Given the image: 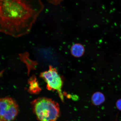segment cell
Here are the masks:
<instances>
[{"label":"cell","mask_w":121,"mask_h":121,"mask_svg":"<svg viewBox=\"0 0 121 121\" xmlns=\"http://www.w3.org/2000/svg\"><path fill=\"white\" fill-rule=\"evenodd\" d=\"M48 1L54 5H56L60 4L63 0H47Z\"/></svg>","instance_id":"obj_8"},{"label":"cell","mask_w":121,"mask_h":121,"mask_svg":"<svg viewBox=\"0 0 121 121\" xmlns=\"http://www.w3.org/2000/svg\"><path fill=\"white\" fill-rule=\"evenodd\" d=\"M116 105L118 109L121 110V99L117 100L116 102Z\"/></svg>","instance_id":"obj_9"},{"label":"cell","mask_w":121,"mask_h":121,"mask_svg":"<svg viewBox=\"0 0 121 121\" xmlns=\"http://www.w3.org/2000/svg\"><path fill=\"white\" fill-rule=\"evenodd\" d=\"M19 107L13 98H0V121H13L18 114Z\"/></svg>","instance_id":"obj_3"},{"label":"cell","mask_w":121,"mask_h":121,"mask_svg":"<svg viewBox=\"0 0 121 121\" xmlns=\"http://www.w3.org/2000/svg\"><path fill=\"white\" fill-rule=\"evenodd\" d=\"M84 52V46L79 43H75L71 48V52L72 55L76 57H79L82 56Z\"/></svg>","instance_id":"obj_5"},{"label":"cell","mask_w":121,"mask_h":121,"mask_svg":"<svg viewBox=\"0 0 121 121\" xmlns=\"http://www.w3.org/2000/svg\"><path fill=\"white\" fill-rule=\"evenodd\" d=\"M30 86L29 91L32 93L36 94L39 93L40 91L37 82L35 78H32L29 81Z\"/></svg>","instance_id":"obj_7"},{"label":"cell","mask_w":121,"mask_h":121,"mask_svg":"<svg viewBox=\"0 0 121 121\" xmlns=\"http://www.w3.org/2000/svg\"><path fill=\"white\" fill-rule=\"evenodd\" d=\"M43 8L41 0H0V32L14 37L28 34Z\"/></svg>","instance_id":"obj_1"},{"label":"cell","mask_w":121,"mask_h":121,"mask_svg":"<svg viewBox=\"0 0 121 121\" xmlns=\"http://www.w3.org/2000/svg\"><path fill=\"white\" fill-rule=\"evenodd\" d=\"M31 104L33 112L39 121H56L59 117V105L52 99L39 97Z\"/></svg>","instance_id":"obj_2"},{"label":"cell","mask_w":121,"mask_h":121,"mask_svg":"<svg viewBox=\"0 0 121 121\" xmlns=\"http://www.w3.org/2000/svg\"><path fill=\"white\" fill-rule=\"evenodd\" d=\"M105 100L104 95L100 92H95L92 95L91 101L94 105L98 106L100 105Z\"/></svg>","instance_id":"obj_6"},{"label":"cell","mask_w":121,"mask_h":121,"mask_svg":"<svg viewBox=\"0 0 121 121\" xmlns=\"http://www.w3.org/2000/svg\"><path fill=\"white\" fill-rule=\"evenodd\" d=\"M40 77L46 82L48 90H56L60 98L63 100V96L62 91L63 81L57 69L52 66H50L49 70L41 73Z\"/></svg>","instance_id":"obj_4"}]
</instances>
